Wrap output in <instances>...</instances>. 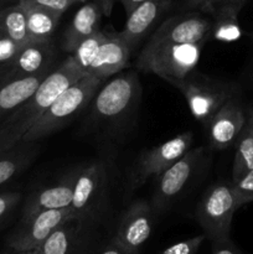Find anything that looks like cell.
<instances>
[{"instance_id":"obj_1","label":"cell","mask_w":253,"mask_h":254,"mask_svg":"<svg viewBox=\"0 0 253 254\" xmlns=\"http://www.w3.org/2000/svg\"><path fill=\"white\" fill-rule=\"evenodd\" d=\"M86 76L71 55L52 69L27 101L0 123V154L21 144L25 134L36 124L52 102L69 86Z\"/></svg>"},{"instance_id":"obj_2","label":"cell","mask_w":253,"mask_h":254,"mask_svg":"<svg viewBox=\"0 0 253 254\" xmlns=\"http://www.w3.org/2000/svg\"><path fill=\"white\" fill-rule=\"evenodd\" d=\"M140 97L138 76L133 71L119 72L94 94L91 119L104 127H119L136 113Z\"/></svg>"},{"instance_id":"obj_3","label":"cell","mask_w":253,"mask_h":254,"mask_svg":"<svg viewBox=\"0 0 253 254\" xmlns=\"http://www.w3.org/2000/svg\"><path fill=\"white\" fill-rule=\"evenodd\" d=\"M205 45L206 42L174 44L148 41L139 54L136 68L156 74L176 87L179 82L196 69Z\"/></svg>"},{"instance_id":"obj_4","label":"cell","mask_w":253,"mask_h":254,"mask_svg":"<svg viewBox=\"0 0 253 254\" xmlns=\"http://www.w3.org/2000/svg\"><path fill=\"white\" fill-rule=\"evenodd\" d=\"M103 82L92 74H86L64 89L45 111L36 124L25 134L21 144L36 143L66 126L67 122L91 103Z\"/></svg>"},{"instance_id":"obj_5","label":"cell","mask_w":253,"mask_h":254,"mask_svg":"<svg viewBox=\"0 0 253 254\" xmlns=\"http://www.w3.org/2000/svg\"><path fill=\"white\" fill-rule=\"evenodd\" d=\"M175 88L183 93L193 118L205 127L226 102L238 94V86L233 82L207 76L196 69Z\"/></svg>"},{"instance_id":"obj_6","label":"cell","mask_w":253,"mask_h":254,"mask_svg":"<svg viewBox=\"0 0 253 254\" xmlns=\"http://www.w3.org/2000/svg\"><path fill=\"white\" fill-rule=\"evenodd\" d=\"M240 208L232 184L216 183L211 185L195 210V218L210 242L228 240L233 215Z\"/></svg>"},{"instance_id":"obj_7","label":"cell","mask_w":253,"mask_h":254,"mask_svg":"<svg viewBox=\"0 0 253 254\" xmlns=\"http://www.w3.org/2000/svg\"><path fill=\"white\" fill-rule=\"evenodd\" d=\"M206 149L203 146L191 148L178 161L158 176L153 195L154 212H164L179 196L190 181L195 178L205 159Z\"/></svg>"},{"instance_id":"obj_8","label":"cell","mask_w":253,"mask_h":254,"mask_svg":"<svg viewBox=\"0 0 253 254\" xmlns=\"http://www.w3.org/2000/svg\"><path fill=\"white\" fill-rule=\"evenodd\" d=\"M72 218H78L69 206L60 210H49L21 218L17 227L6 240L7 250L15 252L36 251L59 226Z\"/></svg>"},{"instance_id":"obj_9","label":"cell","mask_w":253,"mask_h":254,"mask_svg":"<svg viewBox=\"0 0 253 254\" xmlns=\"http://www.w3.org/2000/svg\"><path fill=\"white\" fill-rule=\"evenodd\" d=\"M193 143V134L191 131H184L178 134L168 141L154 146L145 151L136 161L130 174L129 188L131 190L140 188L149 179L158 178L166 169L178 161L186 151L191 149Z\"/></svg>"},{"instance_id":"obj_10","label":"cell","mask_w":253,"mask_h":254,"mask_svg":"<svg viewBox=\"0 0 253 254\" xmlns=\"http://www.w3.org/2000/svg\"><path fill=\"white\" fill-rule=\"evenodd\" d=\"M154 223V208L144 200L131 203L122 216L112 245L129 253H139L149 240Z\"/></svg>"},{"instance_id":"obj_11","label":"cell","mask_w":253,"mask_h":254,"mask_svg":"<svg viewBox=\"0 0 253 254\" xmlns=\"http://www.w3.org/2000/svg\"><path fill=\"white\" fill-rule=\"evenodd\" d=\"M212 21L197 11L174 15L164 20L153 32L149 41L174 42V44H198L207 42Z\"/></svg>"},{"instance_id":"obj_12","label":"cell","mask_w":253,"mask_h":254,"mask_svg":"<svg viewBox=\"0 0 253 254\" xmlns=\"http://www.w3.org/2000/svg\"><path fill=\"white\" fill-rule=\"evenodd\" d=\"M55 46L52 41H29L6 64H0V81L34 76L52 71Z\"/></svg>"},{"instance_id":"obj_13","label":"cell","mask_w":253,"mask_h":254,"mask_svg":"<svg viewBox=\"0 0 253 254\" xmlns=\"http://www.w3.org/2000/svg\"><path fill=\"white\" fill-rule=\"evenodd\" d=\"M107 174L104 165L91 164L74 173L72 205L78 218L87 221L97 210L106 189Z\"/></svg>"},{"instance_id":"obj_14","label":"cell","mask_w":253,"mask_h":254,"mask_svg":"<svg viewBox=\"0 0 253 254\" xmlns=\"http://www.w3.org/2000/svg\"><path fill=\"white\" fill-rule=\"evenodd\" d=\"M246 121L247 118L237 94L226 102L206 126L211 146L216 150H225L236 144L246 127Z\"/></svg>"},{"instance_id":"obj_15","label":"cell","mask_w":253,"mask_h":254,"mask_svg":"<svg viewBox=\"0 0 253 254\" xmlns=\"http://www.w3.org/2000/svg\"><path fill=\"white\" fill-rule=\"evenodd\" d=\"M175 0H144L126 15L124 29L119 32L126 44L135 49L156 22L171 9Z\"/></svg>"},{"instance_id":"obj_16","label":"cell","mask_w":253,"mask_h":254,"mask_svg":"<svg viewBox=\"0 0 253 254\" xmlns=\"http://www.w3.org/2000/svg\"><path fill=\"white\" fill-rule=\"evenodd\" d=\"M112 6L113 0H92L82 5L62 37V47L64 51L71 54L82 40L99 30L102 16L111 14Z\"/></svg>"},{"instance_id":"obj_17","label":"cell","mask_w":253,"mask_h":254,"mask_svg":"<svg viewBox=\"0 0 253 254\" xmlns=\"http://www.w3.org/2000/svg\"><path fill=\"white\" fill-rule=\"evenodd\" d=\"M131 52V47L119 35V32L108 34L87 74H92L102 81H106L128 66Z\"/></svg>"},{"instance_id":"obj_18","label":"cell","mask_w":253,"mask_h":254,"mask_svg":"<svg viewBox=\"0 0 253 254\" xmlns=\"http://www.w3.org/2000/svg\"><path fill=\"white\" fill-rule=\"evenodd\" d=\"M73 183L74 174H71L55 185L32 192L25 202L21 218L30 217L42 211L69 207L73 196Z\"/></svg>"},{"instance_id":"obj_19","label":"cell","mask_w":253,"mask_h":254,"mask_svg":"<svg viewBox=\"0 0 253 254\" xmlns=\"http://www.w3.org/2000/svg\"><path fill=\"white\" fill-rule=\"evenodd\" d=\"M36 251L42 254H87L84 220L72 218L62 223Z\"/></svg>"},{"instance_id":"obj_20","label":"cell","mask_w":253,"mask_h":254,"mask_svg":"<svg viewBox=\"0 0 253 254\" xmlns=\"http://www.w3.org/2000/svg\"><path fill=\"white\" fill-rule=\"evenodd\" d=\"M50 72L51 71L24 78L0 81V123L36 92Z\"/></svg>"},{"instance_id":"obj_21","label":"cell","mask_w":253,"mask_h":254,"mask_svg":"<svg viewBox=\"0 0 253 254\" xmlns=\"http://www.w3.org/2000/svg\"><path fill=\"white\" fill-rule=\"evenodd\" d=\"M22 6L26 11V29L29 41H52V36L62 15L34 5H22Z\"/></svg>"},{"instance_id":"obj_22","label":"cell","mask_w":253,"mask_h":254,"mask_svg":"<svg viewBox=\"0 0 253 254\" xmlns=\"http://www.w3.org/2000/svg\"><path fill=\"white\" fill-rule=\"evenodd\" d=\"M36 155L37 148L35 143L19 144L15 148L0 154V186L9 183L25 170Z\"/></svg>"},{"instance_id":"obj_23","label":"cell","mask_w":253,"mask_h":254,"mask_svg":"<svg viewBox=\"0 0 253 254\" xmlns=\"http://www.w3.org/2000/svg\"><path fill=\"white\" fill-rule=\"evenodd\" d=\"M238 10L232 4H223L212 12L213 21L211 25L210 39L220 42H235L242 36L240 22H238Z\"/></svg>"},{"instance_id":"obj_24","label":"cell","mask_w":253,"mask_h":254,"mask_svg":"<svg viewBox=\"0 0 253 254\" xmlns=\"http://www.w3.org/2000/svg\"><path fill=\"white\" fill-rule=\"evenodd\" d=\"M0 34L10 37L20 45L29 42L26 11L20 2L0 9Z\"/></svg>"},{"instance_id":"obj_25","label":"cell","mask_w":253,"mask_h":254,"mask_svg":"<svg viewBox=\"0 0 253 254\" xmlns=\"http://www.w3.org/2000/svg\"><path fill=\"white\" fill-rule=\"evenodd\" d=\"M107 36H108V32L97 30L93 34L82 40L74 47L73 51L69 54L72 56V59L74 60V62L77 64V66L86 74L88 73L89 67L92 66L93 61L96 60L99 49H101L102 44L107 39Z\"/></svg>"},{"instance_id":"obj_26","label":"cell","mask_w":253,"mask_h":254,"mask_svg":"<svg viewBox=\"0 0 253 254\" xmlns=\"http://www.w3.org/2000/svg\"><path fill=\"white\" fill-rule=\"evenodd\" d=\"M251 170H253V133L245 127L236 141L232 180H236Z\"/></svg>"},{"instance_id":"obj_27","label":"cell","mask_w":253,"mask_h":254,"mask_svg":"<svg viewBox=\"0 0 253 254\" xmlns=\"http://www.w3.org/2000/svg\"><path fill=\"white\" fill-rule=\"evenodd\" d=\"M240 207L253 201V170L243 174L236 180H231Z\"/></svg>"},{"instance_id":"obj_28","label":"cell","mask_w":253,"mask_h":254,"mask_svg":"<svg viewBox=\"0 0 253 254\" xmlns=\"http://www.w3.org/2000/svg\"><path fill=\"white\" fill-rule=\"evenodd\" d=\"M205 240H207V238L202 233V235L180 241V242L165 248L161 254H197L201 245H202Z\"/></svg>"},{"instance_id":"obj_29","label":"cell","mask_w":253,"mask_h":254,"mask_svg":"<svg viewBox=\"0 0 253 254\" xmlns=\"http://www.w3.org/2000/svg\"><path fill=\"white\" fill-rule=\"evenodd\" d=\"M231 0H185L184 1V9L191 10V11H200L212 14L218 6L227 4Z\"/></svg>"},{"instance_id":"obj_30","label":"cell","mask_w":253,"mask_h":254,"mask_svg":"<svg viewBox=\"0 0 253 254\" xmlns=\"http://www.w3.org/2000/svg\"><path fill=\"white\" fill-rule=\"evenodd\" d=\"M20 4L44 7V9L51 10V11L62 15L73 4V1L72 0H21Z\"/></svg>"},{"instance_id":"obj_31","label":"cell","mask_w":253,"mask_h":254,"mask_svg":"<svg viewBox=\"0 0 253 254\" xmlns=\"http://www.w3.org/2000/svg\"><path fill=\"white\" fill-rule=\"evenodd\" d=\"M21 200L19 192H1L0 193V223L15 210Z\"/></svg>"},{"instance_id":"obj_32","label":"cell","mask_w":253,"mask_h":254,"mask_svg":"<svg viewBox=\"0 0 253 254\" xmlns=\"http://www.w3.org/2000/svg\"><path fill=\"white\" fill-rule=\"evenodd\" d=\"M22 45L17 44L10 37L0 34V64L9 62L17 54Z\"/></svg>"},{"instance_id":"obj_33","label":"cell","mask_w":253,"mask_h":254,"mask_svg":"<svg viewBox=\"0 0 253 254\" xmlns=\"http://www.w3.org/2000/svg\"><path fill=\"white\" fill-rule=\"evenodd\" d=\"M211 254H243L233 245L231 238L217 242H211Z\"/></svg>"},{"instance_id":"obj_34","label":"cell","mask_w":253,"mask_h":254,"mask_svg":"<svg viewBox=\"0 0 253 254\" xmlns=\"http://www.w3.org/2000/svg\"><path fill=\"white\" fill-rule=\"evenodd\" d=\"M118 1L123 5L124 10H126V14L128 15L136 5H139L141 1H144V0H118Z\"/></svg>"},{"instance_id":"obj_35","label":"cell","mask_w":253,"mask_h":254,"mask_svg":"<svg viewBox=\"0 0 253 254\" xmlns=\"http://www.w3.org/2000/svg\"><path fill=\"white\" fill-rule=\"evenodd\" d=\"M96 254H139V253H129V252H126V251L121 250L119 247H117V246L112 245L109 247H107L106 250H103L102 252L99 253H96Z\"/></svg>"},{"instance_id":"obj_36","label":"cell","mask_w":253,"mask_h":254,"mask_svg":"<svg viewBox=\"0 0 253 254\" xmlns=\"http://www.w3.org/2000/svg\"><path fill=\"white\" fill-rule=\"evenodd\" d=\"M246 128L253 133V107L250 111V113H248V118L247 121H246Z\"/></svg>"},{"instance_id":"obj_37","label":"cell","mask_w":253,"mask_h":254,"mask_svg":"<svg viewBox=\"0 0 253 254\" xmlns=\"http://www.w3.org/2000/svg\"><path fill=\"white\" fill-rule=\"evenodd\" d=\"M248 0H231L230 2H228V4H232L233 6L236 7V9L238 10V11H241V9H242L243 6H245L246 5V2H247Z\"/></svg>"},{"instance_id":"obj_38","label":"cell","mask_w":253,"mask_h":254,"mask_svg":"<svg viewBox=\"0 0 253 254\" xmlns=\"http://www.w3.org/2000/svg\"><path fill=\"white\" fill-rule=\"evenodd\" d=\"M5 254H42L39 251H29V252H15V251L7 250V252Z\"/></svg>"},{"instance_id":"obj_39","label":"cell","mask_w":253,"mask_h":254,"mask_svg":"<svg viewBox=\"0 0 253 254\" xmlns=\"http://www.w3.org/2000/svg\"><path fill=\"white\" fill-rule=\"evenodd\" d=\"M21 0H0V5H5V6H9V5L12 4H17Z\"/></svg>"},{"instance_id":"obj_40","label":"cell","mask_w":253,"mask_h":254,"mask_svg":"<svg viewBox=\"0 0 253 254\" xmlns=\"http://www.w3.org/2000/svg\"><path fill=\"white\" fill-rule=\"evenodd\" d=\"M72 1H73V4H74V2H84V1H87V0H72Z\"/></svg>"},{"instance_id":"obj_41","label":"cell","mask_w":253,"mask_h":254,"mask_svg":"<svg viewBox=\"0 0 253 254\" xmlns=\"http://www.w3.org/2000/svg\"><path fill=\"white\" fill-rule=\"evenodd\" d=\"M252 35H253V34H252Z\"/></svg>"}]
</instances>
